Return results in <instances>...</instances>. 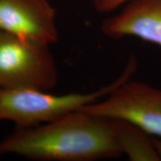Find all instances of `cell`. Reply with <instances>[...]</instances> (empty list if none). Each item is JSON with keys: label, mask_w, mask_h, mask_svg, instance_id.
I'll return each instance as SVG.
<instances>
[{"label": "cell", "mask_w": 161, "mask_h": 161, "mask_svg": "<svg viewBox=\"0 0 161 161\" xmlns=\"http://www.w3.org/2000/svg\"><path fill=\"white\" fill-rule=\"evenodd\" d=\"M80 110L98 117L125 121L161 139V89L149 84L129 79Z\"/></svg>", "instance_id": "4"}, {"label": "cell", "mask_w": 161, "mask_h": 161, "mask_svg": "<svg viewBox=\"0 0 161 161\" xmlns=\"http://www.w3.org/2000/svg\"><path fill=\"white\" fill-rule=\"evenodd\" d=\"M0 31L50 46L59 38L56 10L49 0H0Z\"/></svg>", "instance_id": "5"}, {"label": "cell", "mask_w": 161, "mask_h": 161, "mask_svg": "<svg viewBox=\"0 0 161 161\" xmlns=\"http://www.w3.org/2000/svg\"><path fill=\"white\" fill-rule=\"evenodd\" d=\"M153 142H154V146H155L157 152L158 153V155L160 156L161 160V139L154 137L153 138Z\"/></svg>", "instance_id": "9"}, {"label": "cell", "mask_w": 161, "mask_h": 161, "mask_svg": "<svg viewBox=\"0 0 161 161\" xmlns=\"http://www.w3.org/2000/svg\"><path fill=\"white\" fill-rule=\"evenodd\" d=\"M44 161H94L123 154L111 119L74 110L51 122L17 128L0 140V154Z\"/></svg>", "instance_id": "1"}, {"label": "cell", "mask_w": 161, "mask_h": 161, "mask_svg": "<svg viewBox=\"0 0 161 161\" xmlns=\"http://www.w3.org/2000/svg\"><path fill=\"white\" fill-rule=\"evenodd\" d=\"M130 0H92L95 10L101 14H109L116 11Z\"/></svg>", "instance_id": "8"}, {"label": "cell", "mask_w": 161, "mask_h": 161, "mask_svg": "<svg viewBox=\"0 0 161 161\" xmlns=\"http://www.w3.org/2000/svg\"><path fill=\"white\" fill-rule=\"evenodd\" d=\"M123 154L131 161H161L153 138L130 122L111 119Z\"/></svg>", "instance_id": "7"}, {"label": "cell", "mask_w": 161, "mask_h": 161, "mask_svg": "<svg viewBox=\"0 0 161 161\" xmlns=\"http://www.w3.org/2000/svg\"><path fill=\"white\" fill-rule=\"evenodd\" d=\"M135 55H130L122 73L108 85L93 92L54 95L36 88L0 89V121L8 120L17 128L35 126L80 110L102 99L117 86L131 78L137 69Z\"/></svg>", "instance_id": "2"}, {"label": "cell", "mask_w": 161, "mask_h": 161, "mask_svg": "<svg viewBox=\"0 0 161 161\" xmlns=\"http://www.w3.org/2000/svg\"><path fill=\"white\" fill-rule=\"evenodd\" d=\"M49 46L0 31V89L55 88L58 72Z\"/></svg>", "instance_id": "3"}, {"label": "cell", "mask_w": 161, "mask_h": 161, "mask_svg": "<svg viewBox=\"0 0 161 161\" xmlns=\"http://www.w3.org/2000/svg\"><path fill=\"white\" fill-rule=\"evenodd\" d=\"M106 37H135L161 47V0H130L115 15L102 22Z\"/></svg>", "instance_id": "6"}]
</instances>
